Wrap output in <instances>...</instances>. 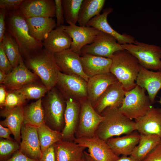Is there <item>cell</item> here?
Here are the masks:
<instances>
[{"instance_id":"f546056e","label":"cell","mask_w":161,"mask_h":161,"mask_svg":"<svg viewBox=\"0 0 161 161\" xmlns=\"http://www.w3.org/2000/svg\"><path fill=\"white\" fill-rule=\"evenodd\" d=\"M105 0H83L78 21L79 26H86L92 18L100 14Z\"/></svg>"},{"instance_id":"44dd1931","label":"cell","mask_w":161,"mask_h":161,"mask_svg":"<svg viewBox=\"0 0 161 161\" xmlns=\"http://www.w3.org/2000/svg\"><path fill=\"white\" fill-rule=\"evenodd\" d=\"M117 80L115 76L110 72L89 78L87 86L88 99L93 107L107 88Z\"/></svg>"},{"instance_id":"60d3db41","label":"cell","mask_w":161,"mask_h":161,"mask_svg":"<svg viewBox=\"0 0 161 161\" xmlns=\"http://www.w3.org/2000/svg\"><path fill=\"white\" fill-rule=\"evenodd\" d=\"M142 161H161V141Z\"/></svg>"},{"instance_id":"836d02e7","label":"cell","mask_w":161,"mask_h":161,"mask_svg":"<svg viewBox=\"0 0 161 161\" xmlns=\"http://www.w3.org/2000/svg\"><path fill=\"white\" fill-rule=\"evenodd\" d=\"M49 90L42 83L36 81L29 82L15 90L26 100H38L44 97Z\"/></svg>"},{"instance_id":"ab89813d","label":"cell","mask_w":161,"mask_h":161,"mask_svg":"<svg viewBox=\"0 0 161 161\" xmlns=\"http://www.w3.org/2000/svg\"><path fill=\"white\" fill-rule=\"evenodd\" d=\"M55 16L56 17V27L63 25L64 18L61 0H55Z\"/></svg>"},{"instance_id":"e575fe53","label":"cell","mask_w":161,"mask_h":161,"mask_svg":"<svg viewBox=\"0 0 161 161\" xmlns=\"http://www.w3.org/2000/svg\"><path fill=\"white\" fill-rule=\"evenodd\" d=\"M65 20L69 25L78 22L83 0H61Z\"/></svg>"},{"instance_id":"bcb514c9","label":"cell","mask_w":161,"mask_h":161,"mask_svg":"<svg viewBox=\"0 0 161 161\" xmlns=\"http://www.w3.org/2000/svg\"><path fill=\"white\" fill-rule=\"evenodd\" d=\"M12 134L11 130L8 128L5 127L0 124V137L1 138L13 140L10 137V134Z\"/></svg>"},{"instance_id":"d4e9b609","label":"cell","mask_w":161,"mask_h":161,"mask_svg":"<svg viewBox=\"0 0 161 161\" xmlns=\"http://www.w3.org/2000/svg\"><path fill=\"white\" fill-rule=\"evenodd\" d=\"M80 58L83 72L89 78L110 72L111 58L88 54L81 55Z\"/></svg>"},{"instance_id":"f907efd6","label":"cell","mask_w":161,"mask_h":161,"mask_svg":"<svg viewBox=\"0 0 161 161\" xmlns=\"http://www.w3.org/2000/svg\"><path fill=\"white\" fill-rule=\"evenodd\" d=\"M157 102L159 103L161 105V97H160V99L159 100L157 101Z\"/></svg>"},{"instance_id":"c3c4849f","label":"cell","mask_w":161,"mask_h":161,"mask_svg":"<svg viewBox=\"0 0 161 161\" xmlns=\"http://www.w3.org/2000/svg\"><path fill=\"white\" fill-rule=\"evenodd\" d=\"M7 74L4 72L0 70V83L2 84L6 78Z\"/></svg>"},{"instance_id":"b9f144b4","label":"cell","mask_w":161,"mask_h":161,"mask_svg":"<svg viewBox=\"0 0 161 161\" xmlns=\"http://www.w3.org/2000/svg\"><path fill=\"white\" fill-rule=\"evenodd\" d=\"M7 13L4 9L0 8V43L2 42L6 31L5 19Z\"/></svg>"},{"instance_id":"83f0119b","label":"cell","mask_w":161,"mask_h":161,"mask_svg":"<svg viewBox=\"0 0 161 161\" xmlns=\"http://www.w3.org/2000/svg\"><path fill=\"white\" fill-rule=\"evenodd\" d=\"M56 161H80L86 148L62 140L54 144Z\"/></svg>"},{"instance_id":"603a6c76","label":"cell","mask_w":161,"mask_h":161,"mask_svg":"<svg viewBox=\"0 0 161 161\" xmlns=\"http://www.w3.org/2000/svg\"><path fill=\"white\" fill-rule=\"evenodd\" d=\"M72 39L65 31L63 25L56 27L42 42L43 47L54 54L70 49Z\"/></svg>"},{"instance_id":"681fc988","label":"cell","mask_w":161,"mask_h":161,"mask_svg":"<svg viewBox=\"0 0 161 161\" xmlns=\"http://www.w3.org/2000/svg\"><path fill=\"white\" fill-rule=\"evenodd\" d=\"M83 156L85 161H94L89 155L88 153L85 151L83 152Z\"/></svg>"},{"instance_id":"7a4b0ae2","label":"cell","mask_w":161,"mask_h":161,"mask_svg":"<svg viewBox=\"0 0 161 161\" xmlns=\"http://www.w3.org/2000/svg\"><path fill=\"white\" fill-rule=\"evenodd\" d=\"M100 114L104 119L98 126L95 135L105 141L114 136L137 130L135 121L124 116L118 108H107Z\"/></svg>"},{"instance_id":"ba28073f","label":"cell","mask_w":161,"mask_h":161,"mask_svg":"<svg viewBox=\"0 0 161 161\" xmlns=\"http://www.w3.org/2000/svg\"><path fill=\"white\" fill-rule=\"evenodd\" d=\"M87 82L76 75H66L60 72L55 86L67 100L69 99L80 102L88 99Z\"/></svg>"},{"instance_id":"f35d334b","label":"cell","mask_w":161,"mask_h":161,"mask_svg":"<svg viewBox=\"0 0 161 161\" xmlns=\"http://www.w3.org/2000/svg\"><path fill=\"white\" fill-rule=\"evenodd\" d=\"M24 0H0V8L8 13L19 9Z\"/></svg>"},{"instance_id":"3957f363","label":"cell","mask_w":161,"mask_h":161,"mask_svg":"<svg viewBox=\"0 0 161 161\" xmlns=\"http://www.w3.org/2000/svg\"><path fill=\"white\" fill-rule=\"evenodd\" d=\"M110 72L113 74L126 92L134 88L139 73L137 59L128 51L123 49L115 52L111 58Z\"/></svg>"},{"instance_id":"f1b7e54d","label":"cell","mask_w":161,"mask_h":161,"mask_svg":"<svg viewBox=\"0 0 161 161\" xmlns=\"http://www.w3.org/2000/svg\"><path fill=\"white\" fill-rule=\"evenodd\" d=\"M141 135L138 144L130 156L135 161H142L161 141V138L156 134Z\"/></svg>"},{"instance_id":"5b68a950","label":"cell","mask_w":161,"mask_h":161,"mask_svg":"<svg viewBox=\"0 0 161 161\" xmlns=\"http://www.w3.org/2000/svg\"><path fill=\"white\" fill-rule=\"evenodd\" d=\"M42 104L46 124L54 130L60 129L64 123L66 100L55 86L42 98Z\"/></svg>"},{"instance_id":"816d5d0a","label":"cell","mask_w":161,"mask_h":161,"mask_svg":"<svg viewBox=\"0 0 161 161\" xmlns=\"http://www.w3.org/2000/svg\"><path fill=\"white\" fill-rule=\"evenodd\" d=\"M80 161H85V160H84V157H83H83L81 160Z\"/></svg>"},{"instance_id":"f5cc1de1","label":"cell","mask_w":161,"mask_h":161,"mask_svg":"<svg viewBox=\"0 0 161 161\" xmlns=\"http://www.w3.org/2000/svg\"></svg>"},{"instance_id":"2e32d148","label":"cell","mask_w":161,"mask_h":161,"mask_svg":"<svg viewBox=\"0 0 161 161\" xmlns=\"http://www.w3.org/2000/svg\"><path fill=\"white\" fill-rule=\"evenodd\" d=\"M113 10L112 8L109 7L105 9L102 14H100L91 19L86 26L93 27L112 35L120 45L134 44L135 40L133 36L125 33L123 34L119 33L113 29L108 23L107 16Z\"/></svg>"},{"instance_id":"6da1fadb","label":"cell","mask_w":161,"mask_h":161,"mask_svg":"<svg viewBox=\"0 0 161 161\" xmlns=\"http://www.w3.org/2000/svg\"><path fill=\"white\" fill-rule=\"evenodd\" d=\"M5 21L6 30L18 44L23 59L43 49L42 43L30 34L26 18L19 9L7 13Z\"/></svg>"},{"instance_id":"ffe728a7","label":"cell","mask_w":161,"mask_h":161,"mask_svg":"<svg viewBox=\"0 0 161 161\" xmlns=\"http://www.w3.org/2000/svg\"><path fill=\"white\" fill-rule=\"evenodd\" d=\"M80 110V102L69 99L66 100L64 114V126L61 132L62 140H74L79 123Z\"/></svg>"},{"instance_id":"7dc6e473","label":"cell","mask_w":161,"mask_h":161,"mask_svg":"<svg viewBox=\"0 0 161 161\" xmlns=\"http://www.w3.org/2000/svg\"><path fill=\"white\" fill-rule=\"evenodd\" d=\"M116 161H135L130 157L122 155L121 157Z\"/></svg>"},{"instance_id":"52a82bcc","label":"cell","mask_w":161,"mask_h":161,"mask_svg":"<svg viewBox=\"0 0 161 161\" xmlns=\"http://www.w3.org/2000/svg\"><path fill=\"white\" fill-rule=\"evenodd\" d=\"M133 55L140 65L146 69L161 71V47L135 40L134 44L121 45Z\"/></svg>"},{"instance_id":"8992f818","label":"cell","mask_w":161,"mask_h":161,"mask_svg":"<svg viewBox=\"0 0 161 161\" xmlns=\"http://www.w3.org/2000/svg\"><path fill=\"white\" fill-rule=\"evenodd\" d=\"M145 91L144 88L137 85L132 89L126 91L122 104L118 109L120 111L131 120L145 115L152 106Z\"/></svg>"},{"instance_id":"30bf717a","label":"cell","mask_w":161,"mask_h":161,"mask_svg":"<svg viewBox=\"0 0 161 161\" xmlns=\"http://www.w3.org/2000/svg\"><path fill=\"white\" fill-rule=\"evenodd\" d=\"M122 49L113 37L100 31L92 43L83 47L81 55L90 54L111 59L115 52Z\"/></svg>"},{"instance_id":"f6af8a7d","label":"cell","mask_w":161,"mask_h":161,"mask_svg":"<svg viewBox=\"0 0 161 161\" xmlns=\"http://www.w3.org/2000/svg\"><path fill=\"white\" fill-rule=\"evenodd\" d=\"M6 87L2 84L0 86V107L3 109L4 106L7 91Z\"/></svg>"},{"instance_id":"d6986e66","label":"cell","mask_w":161,"mask_h":161,"mask_svg":"<svg viewBox=\"0 0 161 161\" xmlns=\"http://www.w3.org/2000/svg\"><path fill=\"white\" fill-rule=\"evenodd\" d=\"M136 81L137 85L147 91L151 104L154 103L156 96L161 89V71H150L139 65Z\"/></svg>"},{"instance_id":"7402d4cb","label":"cell","mask_w":161,"mask_h":161,"mask_svg":"<svg viewBox=\"0 0 161 161\" xmlns=\"http://www.w3.org/2000/svg\"><path fill=\"white\" fill-rule=\"evenodd\" d=\"M134 121L141 134H154L161 138V108L152 106L145 115Z\"/></svg>"},{"instance_id":"8fae6325","label":"cell","mask_w":161,"mask_h":161,"mask_svg":"<svg viewBox=\"0 0 161 161\" xmlns=\"http://www.w3.org/2000/svg\"><path fill=\"white\" fill-rule=\"evenodd\" d=\"M73 141L80 146L87 148L89 155L94 161H116L120 158L106 142L95 135L90 137L75 138Z\"/></svg>"},{"instance_id":"277c9868","label":"cell","mask_w":161,"mask_h":161,"mask_svg":"<svg viewBox=\"0 0 161 161\" xmlns=\"http://www.w3.org/2000/svg\"><path fill=\"white\" fill-rule=\"evenodd\" d=\"M27 67L32 70L49 90L55 86L60 72L54 54L44 48L32 55L23 59Z\"/></svg>"},{"instance_id":"7c38bea8","label":"cell","mask_w":161,"mask_h":161,"mask_svg":"<svg viewBox=\"0 0 161 161\" xmlns=\"http://www.w3.org/2000/svg\"><path fill=\"white\" fill-rule=\"evenodd\" d=\"M65 31L72 39L70 49L81 55V51L85 45L92 43L100 31L92 27L76 25H63Z\"/></svg>"},{"instance_id":"9a60e30c","label":"cell","mask_w":161,"mask_h":161,"mask_svg":"<svg viewBox=\"0 0 161 161\" xmlns=\"http://www.w3.org/2000/svg\"><path fill=\"white\" fill-rule=\"evenodd\" d=\"M126 91L118 80L110 85L100 96L94 108L101 114L106 108L119 109L121 106Z\"/></svg>"},{"instance_id":"1f68e13d","label":"cell","mask_w":161,"mask_h":161,"mask_svg":"<svg viewBox=\"0 0 161 161\" xmlns=\"http://www.w3.org/2000/svg\"><path fill=\"white\" fill-rule=\"evenodd\" d=\"M36 128L42 153L62 140L61 132L51 129L45 123Z\"/></svg>"},{"instance_id":"4dcf8cb0","label":"cell","mask_w":161,"mask_h":161,"mask_svg":"<svg viewBox=\"0 0 161 161\" xmlns=\"http://www.w3.org/2000/svg\"><path fill=\"white\" fill-rule=\"evenodd\" d=\"M24 122L38 127L44 123L45 114L42 104V98L24 106Z\"/></svg>"},{"instance_id":"9c48e42d","label":"cell","mask_w":161,"mask_h":161,"mask_svg":"<svg viewBox=\"0 0 161 161\" xmlns=\"http://www.w3.org/2000/svg\"><path fill=\"white\" fill-rule=\"evenodd\" d=\"M80 103L79 120L75 138L92 137L95 135L104 117L96 112L88 99L82 100Z\"/></svg>"},{"instance_id":"484cf974","label":"cell","mask_w":161,"mask_h":161,"mask_svg":"<svg viewBox=\"0 0 161 161\" xmlns=\"http://www.w3.org/2000/svg\"><path fill=\"white\" fill-rule=\"evenodd\" d=\"M0 115L5 119L0 121V124L9 128L11 131L16 141L19 143L21 140V129L24 120L23 106H18L9 110L3 109Z\"/></svg>"},{"instance_id":"8d00e7d4","label":"cell","mask_w":161,"mask_h":161,"mask_svg":"<svg viewBox=\"0 0 161 161\" xmlns=\"http://www.w3.org/2000/svg\"><path fill=\"white\" fill-rule=\"evenodd\" d=\"M26 100L20 93L15 90L7 91L3 109L9 110L18 106H23Z\"/></svg>"},{"instance_id":"e0dca14e","label":"cell","mask_w":161,"mask_h":161,"mask_svg":"<svg viewBox=\"0 0 161 161\" xmlns=\"http://www.w3.org/2000/svg\"><path fill=\"white\" fill-rule=\"evenodd\" d=\"M38 78L27 67L22 58L18 65L7 74L2 84L9 90H16L29 82L37 81Z\"/></svg>"},{"instance_id":"4316f807","label":"cell","mask_w":161,"mask_h":161,"mask_svg":"<svg viewBox=\"0 0 161 161\" xmlns=\"http://www.w3.org/2000/svg\"><path fill=\"white\" fill-rule=\"evenodd\" d=\"M26 19L30 35L42 43L56 27V21L52 18L34 17Z\"/></svg>"},{"instance_id":"4fadbf2b","label":"cell","mask_w":161,"mask_h":161,"mask_svg":"<svg viewBox=\"0 0 161 161\" xmlns=\"http://www.w3.org/2000/svg\"><path fill=\"white\" fill-rule=\"evenodd\" d=\"M21 140L20 151L30 158L40 160L42 153L37 128L24 122L21 129Z\"/></svg>"},{"instance_id":"5bb4252c","label":"cell","mask_w":161,"mask_h":161,"mask_svg":"<svg viewBox=\"0 0 161 161\" xmlns=\"http://www.w3.org/2000/svg\"><path fill=\"white\" fill-rule=\"evenodd\" d=\"M54 55L61 72L79 75L88 81L89 78L83 72L80 55L69 49L54 53Z\"/></svg>"},{"instance_id":"d6a6232c","label":"cell","mask_w":161,"mask_h":161,"mask_svg":"<svg viewBox=\"0 0 161 161\" xmlns=\"http://www.w3.org/2000/svg\"><path fill=\"white\" fill-rule=\"evenodd\" d=\"M3 49L13 68L19 64L22 58L19 47L12 36L6 31L1 42Z\"/></svg>"},{"instance_id":"7bdbcfd3","label":"cell","mask_w":161,"mask_h":161,"mask_svg":"<svg viewBox=\"0 0 161 161\" xmlns=\"http://www.w3.org/2000/svg\"><path fill=\"white\" fill-rule=\"evenodd\" d=\"M42 153L40 161H56L53 145L45 150Z\"/></svg>"},{"instance_id":"74e56055","label":"cell","mask_w":161,"mask_h":161,"mask_svg":"<svg viewBox=\"0 0 161 161\" xmlns=\"http://www.w3.org/2000/svg\"><path fill=\"white\" fill-rule=\"evenodd\" d=\"M13 69L3 49L1 43H0V70L7 74Z\"/></svg>"},{"instance_id":"ee69618b","label":"cell","mask_w":161,"mask_h":161,"mask_svg":"<svg viewBox=\"0 0 161 161\" xmlns=\"http://www.w3.org/2000/svg\"><path fill=\"white\" fill-rule=\"evenodd\" d=\"M4 161H40L30 158L22 154L19 150L15 152L11 157Z\"/></svg>"},{"instance_id":"ac0fdd59","label":"cell","mask_w":161,"mask_h":161,"mask_svg":"<svg viewBox=\"0 0 161 161\" xmlns=\"http://www.w3.org/2000/svg\"><path fill=\"white\" fill-rule=\"evenodd\" d=\"M19 10L26 18L55 16V5L53 0H24Z\"/></svg>"},{"instance_id":"cb8c5ba5","label":"cell","mask_w":161,"mask_h":161,"mask_svg":"<svg viewBox=\"0 0 161 161\" xmlns=\"http://www.w3.org/2000/svg\"><path fill=\"white\" fill-rule=\"evenodd\" d=\"M141 137V135L136 130L121 137L109 138L106 142L117 156H130Z\"/></svg>"},{"instance_id":"d590c367","label":"cell","mask_w":161,"mask_h":161,"mask_svg":"<svg viewBox=\"0 0 161 161\" xmlns=\"http://www.w3.org/2000/svg\"><path fill=\"white\" fill-rule=\"evenodd\" d=\"M19 143L16 141L1 138L0 140V160L4 161L12 154L19 150Z\"/></svg>"}]
</instances>
